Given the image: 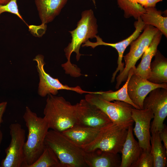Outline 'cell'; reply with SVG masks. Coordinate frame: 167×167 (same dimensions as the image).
Instances as JSON below:
<instances>
[{
	"label": "cell",
	"instance_id": "cell-9",
	"mask_svg": "<svg viewBox=\"0 0 167 167\" xmlns=\"http://www.w3.org/2000/svg\"><path fill=\"white\" fill-rule=\"evenodd\" d=\"M76 124L101 129L113 123L101 109L85 99L75 105Z\"/></svg>",
	"mask_w": 167,
	"mask_h": 167
},
{
	"label": "cell",
	"instance_id": "cell-33",
	"mask_svg": "<svg viewBox=\"0 0 167 167\" xmlns=\"http://www.w3.org/2000/svg\"></svg>",
	"mask_w": 167,
	"mask_h": 167
},
{
	"label": "cell",
	"instance_id": "cell-31",
	"mask_svg": "<svg viewBox=\"0 0 167 167\" xmlns=\"http://www.w3.org/2000/svg\"><path fill=\"white\" fill-rule=\"evenodd\" d=\"M11 0H0V4L4 5L7 4Z\"/></svg>",
	"mask_w": 167,
	"mask_h": 167
},
{
	"label": "cell",
	"instance_id": "cell-2",
	"mask_svg": "<svg viewBox=\"0 0 167 167\" xmlns=\"http://www.w3.org/2000/svg\"><path fill=\"white\" fill-rule=\"evenodd\" d=\"M28 130L27 138L24 147V163L23 167L33 163L42 153L45 140L49 129L46 120L26 106L23 116Z\"/></svg>",
	"mask_w": 167,
	"mask_h": 167
},
{
	"label": "cell",
	"instance_id": "cell-25",
	"mask_svg": "<svg viewBox=\"0 0 167 167\" xmlns=\"http://www.w3.org/2000/svg\"><path fill=\"white\" fill-rule=\"evenodd\" d=\"M116 0L119 7L123 11L126 18L133 17L137 19L145 12L144 8L135 4L133 0Z\"/></svg>",
	"mask_w": 167,
	"mask_h": 167
},
{
	"label": "cell",
	"instance_id": "cell-24",
	"mask_svg": "<svg viewBox=\"0 0 167 167\" xmlns=\"http://www.w3.org/2000/svg\"><path fill=\"white\" fill-rule=\"evenodd\" d=\"M28 167H63L53 150L45 145L38 158Z\"/></svg>",
	"mask_w": 167,
	"mask_h": 167
},
{
	"label": "cell",
	"instance_id": "cell-18",
	"mask_svg": "<svg viewBox=\"0 0 167 167\" xmlns=\"http://www.w3.org/2000/svg\"><path fill=\"white\" fill-rule=\"evenodd\" d=\"M68 0H35L42 25L52 22L58 15Z\"/></svg>",
	"mask_w": 167,
	"mask_h": 167
},
{
	"label": "cell",
	"instance_id": "cell-10",
	"mask_svg": "<svg viewBox=\"0 0 167 167\" xmlns=\"http://www.w3.org/2000/svg\"><path fill=\"white\" fill-rule=\"evenodd\" d=\"M33 60L37 63L36 67L39 78L37 92L41 96L44 97L49 94L56 95L58 93V91L61 90L72 91L80 94L94 92L84 90L79 86L71 87L64 85L60 82L58 78L51 77L45 70L44 67L45 63L43 55H37Z\"/></svg>",
	"mask_w": 167,
	"mask_h": 167
},
{
	"label": "cell",
	"instance_id": "cell-15",
	"mask_svg": "<svg viewBox=\"0 0 167 167\" xmlns=\"http://www.w3.org/2000/svg\"><path fill=\"white\" fill-rule=\"evenodd\" d=\"M118 153L96 149L85 152V162L89 167H120L121 160Z\"/></svg>",
	"mask_w": 167,
	"mask_h": 167
},
{
	"label": "cell",
	"instance_id": "cell-3",
	"mask_svg": "<svg viewBox=\"0 0 167 167\" xmlns=\"http://www.w3.org/2000/svg\"><path fill=\"white\" fill-rule=\"evenodd\" d=\"M43 114L52 130L62 132L76 124L75 105L62 96L48 94Z\"/></svg>",
	"mask_w": 167,
	"mask_h": 167
},
{
	"label": "cell",
	"instance_id": "cell-4",
	"mask_svg": "<svg viewBox=\"0 0 167 167\" xmlns=\"http://www.w3.org/2000/svg\"><path fill=\"white\" fill-rule=\"evenodd\" d=\"M45 144L53 150L63 167H87L84 159L85 152L61 132L49 130Z\"/></svg>",
	"mask_w": 167,
	"mask_h": 167
},
{
	"label": "cell",
	"instance_id": "cell-21",
	"mask_svg": "<svg viewBox=\"0 0 167 167\" xmlns=\"http://www.w3.org/2000/svg\"><path fill=\"white\" fill-rule=\"evenodd\" d=\"M145 12L140 16L145 25H149L157 28L167 37V17L162 15L161 11L155 7L145 8Z\"/></svg>",
	"mask_w": 167,
	"mask_h": 167
},
{
	"label": "cell",
	"instance_id": "cell-32",
	"mask_svg": "<svg viewBox=\"0 0 167 167\" xmlns=\"http://www.w3.org/2000/svg\"><path fill=\"white\" fill-rule=\"evenodd\" d=\"M95 6H96V0H91Z\"/></svg>",
	"mask_w": 167,
	"mask_h": 167
},
{
	"label": "cell",
	"instance_id": "cell-19",
	"mask_svg": "<svg viewBox=\"0 0 167 167\" xmlns=\"http://www.w3.org/2000/svg\"><path fill=\"white\" fill-rule=\"evenodd\" d=\"M162 35L159 30L154 36L149 46L142 56L140 63L136 67L133 69V74L138 75L147 79L149 78L151 61L157 52Z\"/></svg>",
	"mask_w": 167,
	"mask_h": 167
},
{
	"label": "cell",
	"instance_id": "cell-11",
	"mask_svg": "<svg viewBox=\"0 0 167 167\" xmlns=\"http://www.w3.org/2000/svg\"><path fill=\"white\" fill-rule=\"evenodd\" d=\"M148 94L144 100L143 109H150L154 114L150 132H160L164 127V122L167 116V89L157 88Z\"/></svg>",
	"mask_w": 167,
	"mask_h": 167
},
{
	"label": "cell",
	"instance_id": "cell-12",
	"mask_svg": "<svg viewBox=\"0 0 167 167\" xmlns=\"http://www.w3.org/2000/svg\"><path fill=\"white\" fill-rule=\"evenodd\" d=\"M145 25L140 17L134 23L135 30L132 34L125 39L116 43H108L103 41L102 39L99 36L96 35L95 38L96 42H92L88 40L82 45V47H90L93 49L99 45L108 46L115 49L118 54L117 61L118 66L113 73L111 78V82L114 81L115 78L117 73L119 71L121 73L124 68V64L122 62L123 54L126 48L133 41L136 39L140 35V32L143 30Z\"/></svg>",
	"mask_w": 167,
	"mask_h": 167
},
{
	"label": "cell",
	"instance_id": "cell-28",
	"mask_svg": "<svg viewBox=\"0 0 167 167\" xmlns=\"http://www.w3.org/2000/svg\"><path fill=\"white\" fill-rule=\"evenodd\" d=\"M137 5H140L144 8L155 7L156 4L162 0H133Z\"/></svg>",
	"mask_w": 167,
	"mask_h": 167
},
{
	"label": "cell",
	"instance_id": "cell-29",
	"mask_svg": "<svg viewBox=\"0 0 167 167\" xmlns=\"http://www.w3.org/2000/svg\"><path fill=\"white\" fill-rule=\"evenodd\" d=\"M7 102L3 101L0 103V146L2 139V133L1 129V124L2 122V117L6 109Z\"/></svg>",
	"mask_w": 167,
	"mask_h": 167
},
{
	"label": "cell",
	"instance_id": "cell-23",
	"mask_svg": "<svg viewBox=\"0 0 167 167\" xmlns=\"http://www.w3.org/2000/svg\"><path fill=\"white\" fill-rule=\"evenodd\" d=\"M134 68L129 71L126 83L120 89L116 91L109 90L107 91L97 92V93L104 100L111 102L114 101H119L128 103L134 108L138 109L130 98L127 92V85L129 80L133 75Z\"/></svg>",
	"mask_w": 167,
	"mask_h": 167
},
{
	"label": "cell",
	"instance_id": "cell-17",
	"mask_svg": "<svg viewBox=\"0 0 167 167\" xmlns=\"http://www.w3.org/2000/svg\"><path fill=\"white\" fill-rule=\"evenodd\" d=\"M101 129L76 124L62 133L74 143L81 148L93 141Z\"/></svg>",
	"mask_w": 167,
	"mask_h": 167
},
{
	"label": "cell",
	"instance_id": "cell-1",
	"mask_svg": "<svg viewBox=\"0 0 167 167\" xmlns=\"http://www.w3.org/2000/svg\"><path fill=\"white\" fill-rule=\"evenodd\" d=\"M69 32L71 35V41L64 49L67 61L61 66L66 74L77 77L82 75L81 71L76 65L71 62L70 58L72 53L75 52L76 59L79 61L80 56L83 55L79 52L81 46L89 39L95 38L97 35L98 25L93 11L90 9L83 11L76 28Z\"/></svg>",
	"mask_w": 167,
	"mask_h": 167
},
{
	"label": "cell",
	"instance_id": "cell-6",
	"mask_svg": "<svg viewBox=\"0 0 167 167\" xmlns=\"http://www.w3.org/2000/svg\"><path fill=\"white\" fill-rule=\"evenodd\" d=\"M127 130L112 123L101 129L94 140L81 148L85 152L96 149L115 154L121 152Z\"/></svg>",
	"mask_w": 167,
	"mask_h": 167
},
{
	"label": "cell",
	"instance_id": "cell-13",
	"mask_svg": "<svg viewBox=\"0 0 167 167\" xmlns=\"http://www.w3.org/2000/svg\"><path fill=\"white\" fill-rule=\"evenodd\" d=\"M131 116L135 123L133 131L140 147L143 150L150 151V123L154 118L152 111L149 109H140L132 108Z\"/></svg>",
	"mask_w": 167,
	"mask_h": 167
},
{
	"label": "cell",
	"instance_id": "cell-5",
	"mask_svg": "<svg viewBox=\"0 0 167 167\" xmlns=\"http://www.w3.org/2000/svg\"><path fill=\"white\" fill-rule=\"evenodd\" d=\"M85 99L102 111L113 123L127 130L132 126L134 121L132 117L131 109L133 107L130 104L119 101L113 102L106 101L97 94V92L87 93Z\"/></svg>",
	"mask_w": 167,
	"mask_h": 167
},
{
	"label": "cell",
	"instance_id": "cell-22",
	"mask_svg": "<svg viewBox=\"0 0 167 167\" xmlns=\"http://www.w3.org/2000/svg\"><path fill=\"white\" fill-rule=\"evenodd\" d=\"M150 152L154 160V167L167 166V151L163 145L159 132L152 133Z\"/></svg>",
	"mask_w": 167,
	"mask_h": 167
},
{
	"label": "cell",
	"instance_id": "cell-16",
	"mask_svg": "<svg viewBox=\"0 0 167 167\" xmlns=\"http://www.w3.org/2000/svg\"><path fill=\"white\" fill-rule=\"evenodd\" d=\"M133 126L129 127L121 152L122 154L120 167H132L140 156L142 149L135 139Z\"/></svg>",
	"mask_w": 167,
	"mask_h": 167
},
{
	"label": "cell",
	"instance_id": "cell-27",
	"mask_svg": "<svg viewBox=\"0 0 167 167\" xmlns=\"http://www.w3.org/2000/svg\"><path fill=\"white\" fill-rule=\"evenodd\" d=\"M17 0H11L6 4H0V15L4 12H8L16 15L25 23L20 15L17 4Z\"/></svg>",
	"mask_w": 167,
	"mask_h": 167
},
{
	"label": "cell",
	"instance_id": "cell-8",
	"mask_svg": "<svg viewBox=\"0 0 167 167\" xmlns=\"http://www.w3.org/2000/svg\"><path fill=\"white\" fill-rule=\"evenodd\" d=\"M11 139L6 149V156L2 161L0 167H23L24 163V147L25 131L19 123L9 126Z\"/></svg>",
	"mask_w": 167,
	"mask_h": 167
},
{
	"label": "cell",
	"instance_id": "cell-7",
	"mask_svg": "<svg viewBox=\"0 0 167 167\" xmlns=\"http://www.w3.org/2000/svg\"><path fill=\"white\" fill-rule=\"evenodd\" d=\"M141 35L131 43L129 52L123 57L125 66L122 71L116 78V89L119 88L122 82L126 81L130 70L135 68L137 61L148 48L159 31L157 28L149 25H145Z\"/></svg>",
	"mask_w": 167,
	"mask_h": 167
},
{
	"label": "cell",
	"instance_id": "cell-30",
	"mask_svg": "<svg viewBox=\"0 0 167 167\" xmlns=\"http://www.w3.org/2000/svg\"><path fill=\"white\" fill-rule=\"evenodd\" d=\"M159 134L160 139L163 141L164 146L167 151V128L165 124L164 128L159 132Z\"/></svg>",
	"mask_w": 167,
	"mask_h": 167
},
{
	"label": "cell",
	"instance_id": "cell-14",
	"mask_svg": "<svg viewBox=\"0 0 167 167\" xmlns=\"http://www.w3.org/2000/svg\"><path fill=\"white\" fill-rule=\"evenodd\" d=\"M157 88L167 89V83H154L138 75L133 74L128 84L127 92L138 109H142L146 97L151 91Z\"/></svg>",
	"mask_w": 167,
	"mask_h": 167
},
{
	"label": "cell",
	"instance_id": "cell-26",
	"mask_svg": "<svg viewBox=\"0 0 167 167\" xmlns=\"http://www.w3.org/2000/svg\"><path fill=\"white\" fill-rule=\"evenodd\" d=\"M132 167H154V160L150 151L143 150L138 159Z\"/></svg>",
	"mask_w": 167,
	"mask_h": 167
},
{
	"label": "cell",
	"instance_id": "cell-20",
	"mask_svg": "<svg viewBox=\"0 0 167 167\" xmlns=\"http://www.w3.org/2000/svg\"><path fill=\"white\" fill-rule=\"evenodd\" d=\"M150 66L151 74L148 80L154 83H167V59L158 50Z\"/></svg>",
	"mask_w": 167,
	"mask_h": 167
}]
</instances>
